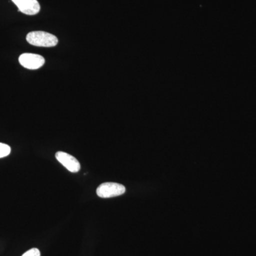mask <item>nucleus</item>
<instances>
[{
	"mask_svg": "<svg viewBox=\"0 0 256 256\" xmlns=\"http://www.w3.org/2000/svg\"><path fill=\"white\" fill-rule=\"evenodd\" d=\"M26 41L35 46L54 47L58 44V38L46 32L35 31L26 35Z\"/></svg>",
	"mask_w": 256,
	"mask_h": 256,
	"instance_id": "1",
	"label": "nucleus"
},
{
	"mask_svg": "<svg viewBox=\"0 0 256 256\" xmlns=\"http://www.w3.org/2000/svg\"><path fill=\"white\" fill-rule=\"evenodd\" d=\"M126 191V188L120 184L105 182L97 188L96 194L100 198H112L124 194Z\"/></svg>",
	"mask_w": 256,
	"mask_h": 256,
	"instance_id": "2",
	"label": "nucleus"
},
{
	"mask_svg": "<svg viewBox=\"0 0 256 256\" xmlns=\"http://www.w3.org/2000/svg\"><path fill=\"white\" fill-rule=\"evenodd\" d=\"M11 152V148L8 144L0 142V158L9 156Z\"/></svg>",
	"mask_w": 256,
	"mask_h": 256,
	"instance_id": "6",
	"label": "nucleus"
},
{
	"mask_svg": "<svg viewBox=\"0 0 256 256\" xmlns=\"http://www.w3.org/2000/svg\"><path fill=\"white\" fill-rule=\"evenodd\" d=\"M18 6V11L26 15H36L41 10L37 0H12Z\"/></svg>",
	"mask_w": 256,
	"mask_h": 256,
	"instance_id": "5",
	"label": "nucleus"
},
{
	"mask_svg": "<svg viewBox=\"0 0 256 256\" xmlns=\"http://www.w3.org/2000/svg\"><path fill=\"white\" fill-rule=\"evenodd\" d=\"M56 158L70 172L76 173L80 171V164L76 158L64 152H57Z\"/></svg>",
	"mask_w": 256,
	"mask_h": 256,
	"instance_id": "4",
	"label": "nucleus"
},
{
	"mask_svg": "<svg viewBox=\"0 0 256 256\" xmlns=\"http://www.w3.org/2000/svg\"><path fill=\"white\" fill-rule=\"evenodd\" d=\"M18 62L25 68L36 70L44 65L45 58L36 54L24 53L18 57Z\"/></svg>",
	"mask_w": 256,
	"mask_h": 256,
	"instance_id": "3",
	"label": "nucleus"
},
{
	"mask_svg": "<svg viewBox=\"0 0 256 256\" xmlns=\"http://www.w3.org/2000/svg\"><path fill=\"white\" fill-rule=\"evenodd\" d=\"M22 256H41V252L38 248H32Z\"/></svg>",
	"mask_w": 256,
	"mask_h": 256,
	"instance_id": "7",
	"label": "nucleus"
}]
</instances>
